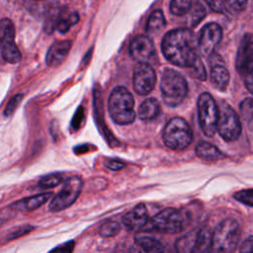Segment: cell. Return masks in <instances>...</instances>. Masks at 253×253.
<instances>
[{"label": "cell", "mask_w": 253, "mask_h": 253, "mask_svg": "<svg viewBox=\"0 0 253 253\" xmlns=\"http://www.w3.org/2000/svg\"><path fill=\"white\" fill-rule=\"evenodd\" d=\"M33 226L31 225H23V226H20L18 228H16V230L12 231L9 235H8V239H15V238H19L27 233H29L30 231L33 230Z\"/></svg>", "instance_id": "obj_35"}, {"label": "cell", "mask_w": 253, "mask_h": 253, "mask_svg": "<svg viewBox=\"0 0 253 253\" xmlns=\"http://www.w3.org/2000/svg\"><path fill=\"white\" fill-rule=\"evenodd\" d=\"M79 20V17L76 13H72L68 16L57 18L55 22V27L60 33H66L69 28L73 25H75Z\"/></svg>", "instance_id": "obj_26"}, {"label": "cell", "mask_w": 253, "mask_h": 253, "mask_svg": "<svg viewBox=\"0 0 253 253\" xmlns=\"http://www.w3.org/2000/svg\"><path fill=\"white\" fill-rule=\"evenodd\" d=\"M160 90L163 101L170 107L180 105L188 93L186 79L174 69H165L162 73Z\"/></svg>", "instance_id": "obj_5"}, {"label": "cell", "mask_w": 253, "mask_h": 253, "mask_svg": "<svg viewBox=\"0 0 253 253\" xmlns=\"http://www.w3.org/2000/svg\"><path fill=\"white\" fill-rule=\"evenodd\" d=\"M161 49L168 61L183 68H190L200 56L197 52V40L189 29L168 32L162 40Z\"/></svg>", "instance_id": "obj_1"}, {"label": "cell", "mask_w": 253, "mask_h": 253, "mask_svg": "<svg viewBox=\"0 0 253 253\" xmlns=\"http://www.w3.org/2000/svg\"><path fill=\"white\" fill-rule=\"evenodd\" d=\"M240 113L244 121L249 122L253 119V99L247 98L240 103Z\"/></svg>", "instance_id": "obj_30"}, {"label": "cell", "mask_w": 253, "mask_h": 253, "mask_svg": "<svg viewBox=\"0 0 253 253\" xmlns=\"http://www.w3.org/2000/svg\"><path fill=\"white\" fill-rule=\"evenodd\" d=\"M134 101L129 91L118 86L113 89L108 101V109L113 121L119 125H129L135 119Z\"/></svg>", "instance_id": "obj_2"}, {"label": "cell", "mask_w": 253, "mask_h": 253, "mask_svg": "<svg viewBox=\"0 0 253 253\" xmlns=\"http://www.w3.org/2000/svg\"><path fill=\"white\" fill-rule=\"evenodd\" d=\"M83 187V181L78 176H71L64 181L61 190L51 199L49 203L50 211H63L74 204L79 197Z\"/></svg>", "instance_id": "obj_8"}, {"label": "cell", "mask_w": 253, "mask_h": 253, "mask_svg": "<svg viewBox=\"0 0 253 253\" xmlns=\"http://www.w3.org/2000/svg\"><path fill=\"white\" fill-rule=\"evenodd\" d=\"M107 167L111 170H114V171H118V170H121L125 167V164L119 160H109L107 162Z\"/></svg>", "instance_id": "obj_39"}, {"label": "cell", "mask_w": 253, "mask_h": 253, "mask_svg": "<svg viewBox=\"0 0 253 253\" xmlns=\"http://www.w3.org/2000/svg\"><path fill=\"white\" fill-rule=\"evenodd\" d=\"M160 113L159 102L154 98L146 99L138 108V118L143 121L153 120L158 117Z\"/></svg>", "instance_id": "obj_22"}, {"label": "cell", "mask_w": 253, "mask_h": 253, "mask_svg": "<svg viewBox=\"0 0 253 253\" xmlns=\"http://www.w3.org/2000/svg\"><path fill=\"white\" fill-rule=\"evenodd\" d=\"M0 49L7 62L17 63L21 60L22 55L15 42V27L8 18L0 20Z\"/></svg>", "instance_id": "obj_10"}, {"label": "cell", "mask_w": 253, "mask_h": 253, "mask_svg": "<svg viewBox=\"0 0 253 253\" xmlns=\"http://www.w3.org/2000/svg\"><path fill=\"white\" fill-rule=\"evenodd\" d=\"M207 4L210 6V8L215 12V13H220V14H225L227 12L224 3L222 0H205Z\"/></svg>", "instance_id": "obj_34"}, {"label": "cell", "mask_w": 253, "mask_h": 253, "mask_svg": "<svg viewBox=\"0 0 253 253\" xmlns=\"http://www.w3.org/2000/svg\"><path fill=\"white\" fill-rule=\"evenodd\" d=\"M211 235L209 227L201 228L196 234L190 253H211Z\"/></svg>", "instance_id": "obj_20"}, {"label": "cell", "mask_w": 253, "mask_h": 253, "mask_svg": "<svg viewBox=\"0 0 253 253\" xmlns=\"http://www.w3.org/2000/svg\"><path fill=\"white\" fill-rule=\"evenodd\" d=\"M51 192L47 193H42V194H38L26 199H22L16 203H14L11 208L17 210V211H34L38 208H40L42 205H43L47 200H49L52 197Z\"/></svg>", "instance_id": "obj_19"}, {"label": "cell", "mask_w": 253, "mask_h": 253, "mask_svg": "<svg viewBox=\"0 0 253 253\" xmlns=\"http://www.w3.org/2000/svg\"><path fill=\"white\" fill-rule=\"evenodd\" d=\"M154 51L153 42L147 36L135 37L129 45L130 56L138 63H148L154 55Z\"/></svg>", "instance_id": "obj_13"}, {"label": "cell", "mask_w": 253, "mask_h": 253, "mask_svg": "<svg viewBox=\"0 0 253 253\" xmlns=\"http://www.w3.org/2000/svg\"><path fill=\"white\" fill-rule=\"evenodd\" d=\"M129 253H164V247L154 237L137 235L129 248Z\"/></svg>", "instance_id": "obj_16"}, {"label": "cell", "mask_w": 253, "mask_h": 253, "mask_svg": "<svg viewBox=\"0 0 253 253\" xmlns=\"http://www.w3.org/2000/svg\"><path fill=\"white\" fill-rule=\"evenodd\" d=\"M253 59V34H246L241 40L238 47L235 66L240 71Z\"/></svg>", "instance_id": "obj_18"}, {"label": "cell", "mask_w": 253, "mask_h": 253, "mask_svg": "<svg viewBox=\"0 0 253 253\" xmlns=\"http://www.w3.org/2000/svg\"><path fill=\"white\" fill-rule=\"evenodd\" d=\"M211 81L214 88L224 91L229 82V72L223 64L219 55L211 53Z\"/></svg>", "instance_id": "obj_14"}, {"label": "cell", "mask_w": 253, "mask_h": 253, "mask_svg": "<svg viewBox=\"0 0 253 253\" xmlns=\"http://www.w3.org/2000/svg\"><path fill=\"white\" fill-rule=\"evenodd\" d=\"M156 82L154 69L149 63H137L133 69V89L141 96L149 94Z\"/></svg>", "instance_id": "obj_11"}, {"label": "cell", "mask_w": 253, "mask_h": 253, "mask_svg": "<svg viewBox=\"0 0 253 253\" xmlns=\"http://www.w3.org/2000/svg\"><path fill=\"white\" fill-rule=\"evenodd\" d=\"M71 48L70 41H56L48 48L45 62L50 67H55L59 65L67 56Z\"/></svg>", "instance_id": "obj_17"}, {"label": "cell", "mask_w": 253, "mask_h": 253, "mask_svg": "<svg viewBox=\"0 0 253 253\" xmlns=\"http://www.w3.org/2000/svg\"><path fill=\"white\" fill-rule=\"evenodd\" d=\"M246 89L253 95V59L240 71Z\"/></svg>", "instance_id": "obj_27"}, {"label": "cell", "mask_w": 253, "mask_h": 253, "mask_svg": "<svg viewBox=\"0 0 253 253\" xmlns=\"http://www.w3.org/2000/svg\"><path fill=\"white\" fill-rule=\"evenodd\" d=\"M166 25L164 14L161 10H155L149 16L147 23H146V33L148 35H155L160 32Z\"/></svg>", "instance_id": "obj_23"}, {"label": "cell", "mask_w": 253, "mask_h": 253, "mask_svg": "<svg viewBox=\"0 0 253 253\" xmlns=\"http://www.w3.org/2000/svg\"><path fill=\"white\" fill-rule=\"evenodd\" d=\"M62 176L57 173H52L42 177L39 181V185L42 188H53L62 182Z\"/></svg>", "instance_id": "obj_28"}, {"label": "cell", "mask_w": 253, "mask_h": 253, "mask_svg": "<svg viewBox=\"0 0 253 253\" xmlns=\"http://www.w3.org/2000/svg\"><path fill=\"white\" fill-rule=\"evenodd\" d=\"M239 253H253V235L249 236L242 242Z\"/></svg>", "instance_id": "obj_38"}, {"label": "cell", "mask_w": 253, "mask_h": 253, "mask_svg": "<svg viewBox=\"0 0 253 253\" xmlns=\"http://www.w3.org/2000/svg\"><path fill=\"white\" fill-rule=\"evenodd\" d=\"M22 99H23V95L22 94H17L15 96H13L10 99V101L8 102V104L6 105V108H5V111H4V115L5 116H11L15 112L17 107L20 105Z\"/></svg>", "instance_id": "obj_32"}, {"label": "cell", "mask_w": 253, "mask_h": 253, "mask_svg": "<svg viewBox=\"0 0 253 253\" xmlns=\"http://www.w3.org/2000/svg\"><path fill=\"white\" fill-rule=\"evenodd\" d=\"M193 0H171L170 12L175 16H184L192 8Z\"/></svg>", "instance_id": "obj_24"}, {"label": "cell", "mask_w": 253, "mask_h": 253, "mask_svg": "<svg viewBox=\"0 0 253 253\" xmlns=\"http://www.w3.org/2000/svg\"><path fill=\"white\" fill-rule=\"evenodd\" d=\"M222 1H224L233 10L240 12L246 8L248 0H222Z\"/></svg>", "instance_id": "obj_37"}, {"label": "cell", "mask_w": 253, "mask_h": 253, "mask_svg": "<svg viewBox=\"0 0 253 253\" xmlns=\"http://www.w3.org/2000/svg\"><path fill=\"white\" fill-rule=\"evenodd\" d=\"M206 15V10L204 8L203 5H200L199 3L196 4L193 8V13H192V17H191V20H192V25L193 26H196Z\"/></svg>", "instance_id": "obj_33"}, {"label": "cell", "mask_w": 253, "mask_h": 253, "mask_svg": "<svg viewBox=\"0 0 253 253\" xmlns=\"http://www.w3.org/2000/svg\"><path fill=\"white\" fill-rule=\"evenodd\" d=\"M217 130L220 136L226 141L236 140L241 133V124L238 115L224 102L218 107Z\"/></svg>", "instance_id": "obj_9"}, {"label": "cell", "mask_w": 253, "mask_h": 253, "mask_svg": "<svg viewBox=\"0 0 253 253\" xmlns=\"http://www.w3.org/2000/svg\"><path fill=\"white\" fill-rule=\"evenodd\" d=\"M147 221V210L143 204L136 205L123 216V223L127 230L144 228Z\"/></svg>", "instance_id": "obj_15"}, {"label": "cell", "mask_w": 253, "mask_h": 253, "mask_svg": "<svg viewBox=\"0 0 253 253\" xmlns=\"http://www.w3.org/2000/svg\"><path fill=\"white\" fill-rule=\"evenodd\" d=\"M188 214L180 210L167 208L151 217L145 224L147 230L174 234L182 231L188 224Z\"/></svg>", "instance_id": "obj_4"}, {"label": "cell", "mask_w": 253, "mask_h": 253, "mask_svg": "<svg viewBox=\"0 0 253 253\" xmlns=\"http://www.w3.org/2000/svg\"><path fill=\"white\" fill-rule=\"evenodd\" d=\"M240 232L236 219L229 217L220 221L211 235V253H234Z\"/></svg>", "instance_id": "obj_3"}, {"label": "cell", "mask_w": 253, "mask_h": 253, "mask_svg": "<svg viewBox=\"0 0 253 253\" xmlns=\"http://www.w3.org/2000/svg\"><path fill=\"white\" fill-rule=\"evenodd\" d=\"M162 137L167 147L182 150L192 142L193 132L189 124L183 118L175 117L166 124Z\"/></svg>", "instance_id": "obj_6"}, {"label": "cell", "mask_w": 253, "mask_h": 253, "mask_svg": "<svg viewBox=\"0 0 253 253\" xmlns=\"http://www.w3.org/2000/svg\"><path fill=\"white\" fill-rule=\"evenodd\" d=\"M122 227L120 222L116 220H109L103 223L99 229V234L102 237H112L120 233Z\"/></svg>", "instance_id": "obj_25"}, {"label": "cell", "mask_w": 253, "mask_h": 253, "mask_svg": "<svg viewBox=\"0 0 253 253\" xmlns=\"http://www.w3.org/2000/svg\"><path fill=\"white\" fill-rule=\"evenodd\" d=\"M196 153L200 158L210 161L224 158V154L216 146L207 141H201L197 144Z\"/></svg>", "instance_id": "obj_21"}, {"label": "cell", "mask_w": 253, "mask_h": 253, "mask_svg": "<svg viewBox=\"0 0 253 253\" xmlns=\"http://www.w3.org/2000/svg\"><path fill=\"white\" fill-rule=\"evenodd\" d=\"M233 197L238 202H240L244 205L253 207V189L238 191L233 195Z\"/></svg>", "instance_id": "obj_31"}, {"label": "cell", "mask_w": 253, "mask_h": 253, "mask_svg": "<svg viewBox=\"0 0 253 253\" xmlns=\"http://www.w3.org/2000/svg\"><path fill=\"white\" fill-rule=\"evenodd\" d=\"M73 248H74V242L70 240L53 248L49 253H72Z\"/></svg>", "instance_id": "obj_36"}, {"label": "cell", "mask_w": 253, "mask_h": 253, "mask_svg": "<svg viewBox=\"0 0 253 253\" xmlns=\"http://www.w3.org/2000/svg\"><path fill=\"white\" fill-rule=\"evenodd\" d=\"M222 38V30L216 23L207 24L200 35L198 48L203 55L210 56L213 53Z\"/></svg>", "instance_id": "obj_12"}, {"label": "cell", "mask_w": 253, "mask_h": 253, "mask_svg": "<svg viewBox=\"0 0 253 253\" xmlns=\"http://www.w3.org/2000/svg\"><path fill=\"white\" fill-rule=\"evenodd\" d=\"M191 69V73L194 77H196L197 79L201 80V81H205L207 79V72H206V68L204 66L203 61L201 60V57L199 56L196 61L193 63V65L189 68Z\"/></svg>", "instance_id": "obj_29"}, {"label": "cell", "mask_w": 253, "mask_h": 253, "mask_svg": "<svg viewBox=\"0 0 253 253\" xmlns=\"http://www.w3.org/2000/svg\"><path fill=\"white\" fill-rule=\"evenodd\" d=\"M198 117L200 126L207 136H212L217 130L218 107L209 93H203L198 99Z\"/></svg>", "instance_id": "obj_7"}]
</instances>
